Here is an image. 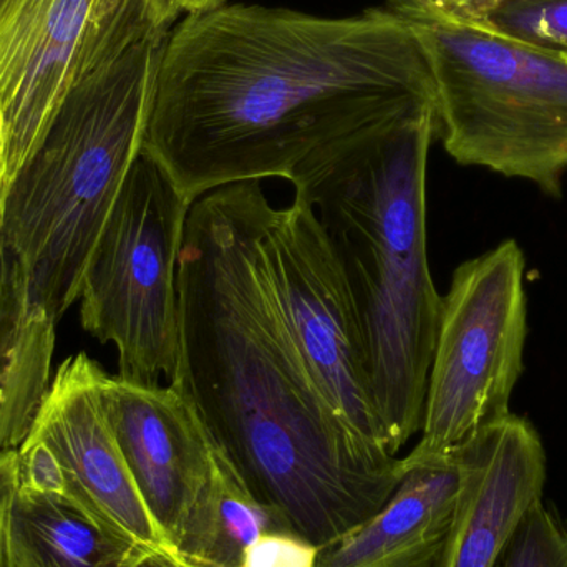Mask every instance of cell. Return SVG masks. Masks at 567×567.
<instances>
[{
    "instance_id": "cell-1",
    "label": "cell",
    "mask_w": 567,
    "mask_h": 567,
    "mask_svg": "<svg viewBox=\"0 0 567 567\" xmlns=\"http://www.w3.org/2000/svg\"><path fill=\"white\" fill-rule=\"evenodd\" d=\"M426 110L425 56L385 6L322 17L225 3L166 33L142 150L195 202L236 183L289 182L317 156Z\"/></svg>"
},
{
    "instance_id": "cell-2",
    "label": "cell",
    "mask_w": 567,
    "mask_h": 567,
    "mask_svg": "<svg viewBox=\"0 0 567 567\" xmlns=\"http://www.w3.org/2000/svg\"><path fill=\"white\" fill-rule=\"evenodd\" d=\"M261 182L193 202L178 262L179 349L169 385L195 406L252 495L317 548L379 512L402 463L363 442L307 369L266 269Z\"/></svg>"
},
{
    "instance_id": "cell-3",
    "label": "cell",
    "mask_w": 567,
    "mask_h": 567,
    "mask_svg": "<svg viewBox=\"0 0 567 567\" xmlns=\"http://www.w3.org/2000/svg\"><path fill=\"white\" fill-rule=\"evenodd\" d=\"M435 110L337 146L289 179L326 233L365 347L370 395L390 455L420 432L442 300L426 246Z\"/></svg>"
},
{
    "instance_id": "cell-4",
    "label": "cell",
    "mask_w": 567,
    "mask_h": 567,
    "mask_svg": "<svg viewBox=\"0 0 567 567\" xmlns=\"http://www.w3.org/2000/svg\"><path fill=\"white\" fill-rule=\"evenodd\" d=\"M168 30L82 45L49 128L0 193V236L22 266L30 320L55 333L142 152Z\"/></svg>"
},
{
    "instance_id": "cell-5",
    "label": "cell",
    "mask_w": 567,
    "mask_h": 567,
    "mask_svg": "<svg viewBox=\"0 0 567 567\" xmlns=\"http://www.w3.org/2000/svg\"><path fill=\"white\" fill-rule=\"evenodd\" d=\"M385 7L425 56L445 152L460 165L525 179L561 198L567 52L462 19L439 0H385Z\"/></svg>"
},
{
    "instance_id": "cell-6",
    "label": "cell",
    "mask_w": 567,
    "mask_h": 567,
    "mask_svg": "<svg viewBox=\"0 0 567 567\" xmlns=\"http://www.w3.org/2000/svg\"><path fill=\"white\" fill-rule=\"evenodd\" d=\"M193 202L145 152L86 262L83 329L118 352V375L155 385L178 363V262Z\"/></svg>"
},
{
    "instance_id": "cell-7",
    "label": "cell",
    "mask_w": 567,
    "mask_h": 567,
    "mask_svg": "<svg viewBox=\"0 0 567 567\" xmlns=\"http://www.w3.org/2000/svg\"><path fill=\"white\" fill-rule=\"evenodd\" d=\"M525 271L522 246L506 239L453 272L442 300L422 439L406 460L446 455L512 413L528 339Z\"/></svg>"
},
{
    "instance_id": "cell-8",
    "label": "cell",
    "mask_w": 567,
    "mask_h": 567,
    "mask_svg": "<svg viewBox=\"0 0 567 567\" xmlns=\"http://www.w3.org/2000/svg\"><path fill=\"white\" fill-rule=\"evenodd\" d=\"M262 251L276 302L320 392L363 442L390 455L370 395L349 287L322 226L302 199L269 208Z\"/></svg>"
},
{
    "instance_id": "cell-9",
    "label": "cell",
    "mask_w": 567,
    "mask_h": 567,
    "mask_svg": "<svg viewBox=\"0 0 567 567\" xmlns=\"http://www.w3.org/2000/svg\"><path fill=\"white\" fill-rule=\"evenodd\" d=\"M99 395L140 496L176 555L215 478L218 446L173 385L133 382L102 369Z\"/></svg>"
},
{
    "instance_id": "cell-10",
    "label": "cell",
    "mask_w": 567,
    "mask_h": 567,
    "mask_svg": "<svg viewBox=\"0 0 567 567\" xmlns=\"http://www.w3.org/2000/svg\"><path fill=\"white\" fill-rule=\"evenodd\" d=\"M100 372L102 367L86 353L63 360L29 435L55 453L66 498L110 532L145 548L169 551L103 412Z\"/></svg>"
},
{
    "instance_id": "cell-11",
    "label": "cell",
    "mask_w": 567,
    "mask_h": 567,
    "mask_svg": "<svg viewBox=\"0 0 567 567\" xmlns=\"http://www.w3.org/2000/svg\"><path fill=\"white\" fill-rule=\"evenodd\" d=\"M96 0H0V193L32 155L62 103Z\"/></svg>"
},
{
    "instance_id": "cell-12",
    "label": "cell",
    "mask_w": 567,
    "mask_h": 567,
    "mask_svg": "<svg viewBox=\"0 0 567 567\" xmlns=\"http://www.w3.org/2000/svg\"><path fill=\"white\" fill-rule=\"evenodd\" d=\"M455 450L462 493L433 567H496L528 513L543 502L542 436L529 420L509 413Z\"/></svg>"
},
{
    "instance_id": "cell-13",
    "label": "cell",
    "mask_w": 567,
    "mask_h": 567,
    "mask_svg": "<svg viewBox=\"0 0 567 567\" xmlns=\"http://www.w3.org/2000/svg\"><path fill=\"white\" fill-rule=\"evenodd\" d=\"M402 478L385 505L333 545L316 567H433L452 529L462 493L456 450L400 458Z\"/></svg>"
},
{
    "instance_id": "cell-14",
    "label": "cell",
    "mask_w": 567,
    "mask_h": 567,
    "mask_svg": "<svg viewBox=\"0 0 567 567\" xmlns=\"http://www.w3.org/2000/svg\"><path fill=\"white\" fill-rule=\"evenodd\" d=\"M55 336L30 320L22 266L0 236V453L19 450L52 383Z\"/></svg>"
},
{
    "instance_id": "cell-15",
    "label": "cell",
    "mask_w": 567,
    "mask_h": 567,
    "mask_svg": "<svg viewBox=\"0 0 567 567\" xmlns=\"http://www.w3.org/2000/svg\"><path fill=\"white\" fill-rule=\"evenodd\" d=\"M10 539L17 567H133L153 551L110 532L66 496L19 486Z\"/></svg>"
},
{
    "instance_id": "cell-16",
    "label": "cell",
    "mask_w": 567,
    "mask_h": 567,
    "mask_svg": "<svg viewBox=\"0 0 567 567\" xmlns=\"http://www.w3.org/2000/svg\"><path fill=\"white\" fill-rule=\"evenodd\" d=\"M275 532H290L286 518L256 498L219 452L215 478L193 513L176 556L193 565L241 567L248 546Z\"/></svg>"
},
{
    "instance_id": "cell-17",
    "label": "cell",
    "mask_w": 567,
    "mask_h": 567,
    "mask_svg": "<svg viewBox=\"0 0 567 567\" xmlns=\"http://www.w3.org/2000/svg\"><path fill=\"white\" fill-rule=\"evenodd\" d=\"M496 567H567V523L555 509L538 503Z\"/></svg>"
},
{
    "instance_id": "cell-18",
    "label": "cell",
    "mask_w": 567,
    "mask_h": 567,
    "mask_svg": "<svg viewBox=\"0 0 567 567\" xmlns=\"http://www.w3.org/2000/svg\"><path fill=\"white\" fill-rule=\"evenodd\" d=\"M489 22L536 45L567 52V0H506Z\"/></svg>"
},
{
    "instance_id": "cell-19",
    "label": "cell",
    "mask_w": 567,
    "mask_h": 567,
    "mask_svg": "<svg viewBox=\"0 0 567 567\" xmlns=\"http://www.w3.org/2000/svg\"><path fill=\"white\" fill-rule=\"evenodd\" d=\"M319 548L290 532L266 533L248 546L241 567H316Z\"/></svg>"
},
{
    "instance_id": "cell-20",
    "label": "cell",
    "mask_w": 567,
    "mask_h": 567,
    "mask_svg": "<svg viewBox=\"0 0 567 567\" xmlns=\"http://www.w3.org/2000/svg\"><path fill=\"white\" fill-rule=\"evenodd\" d=\"M19 452V488L40 495L65 496V476L55 453L35 436H27Z\"/></svg>"
},
{
    "instance_id": "cell-21",
    "label": "cell",
    "mask_w": 567,
    "mask_h": 567,
    "mask_svg": "<svg viewBox=\"0 0 567 567\" xmlns=\"http://www.w3.org/2000/svg\"><path fill=\"white\" fill-rule=\"evenodd\" d=\"M153 32L146 19V0H96L85 37H135Z\"/></svg>"
},
{
    "instance_id": "cell-22",
    "label": "cell",
    "mask_w": 567,
    "mask_h": 567,
    "mask_svg": "<svg viewBox=\"0 0 567 567\" xmlns=\"http://www.w3.org/2000/svg\"><path fill=\"white\" fill-rule=\"evenodd\" d=\"M19 486V452L0 453V567H17L10 539V512Z\"/></svg>"
},
{
    "instance_id": "cell-23",
    "label": "cell",
    "mask_w": 567,
    "mask_h": 567,
    "mask_svg": "<svg viewBox=\"0 0 567 567\" xmlns=\"http://www.w3.org/2000/svg\"><path fill=\"white\" fill-rule=\"evenodd\" d=\"M228 0H146V19L152 30H169L179 16L218 9Z\"/></svg>"
},
{
    "instance_id": "cell-24",
    "label": "cell",
    "mask_w": 567,
    "mask_h": 567,
    "mask_svg": "<svg viewBox=\"0 0 567 567\" xmlns=\"http://www.w3.org/2000/svg\"><path fill=\"white\" fill-rule=\"evenodd\" d=\"M449 12L475 22H489L506 0H439Z\"/></svg>"
},
{
    "instance_id": "cell-25",
    "label": "cell",
    "mask_w": 567,
    "mask_h": 567,
    "mask_svg": "<svg viewBox=\"0 0 567 567\" xmlns=\"http://www.w3.org/2000/svg\"><path fill=\"white\" fill-rule=\"evenodd\" d=\"M133 567H206L193 565V563L185 561L169 551H148L138 563Z\"/></svg>"
},
{
    "instance_id": "cell-26",
    "label": "cell",
    "mask_w": 567,
    "mask_h": 567,
    "mask_svg": "<svg viewBox=\"0 0 567 567\" xmlns=\"http://www.w3.org/2000/svg\"><path fill=\"white\" fill-rule=\"evenodd\" d=\"M3 168H6V125L0 113V183H2Z\"/></svg>"
}]
</instances>
